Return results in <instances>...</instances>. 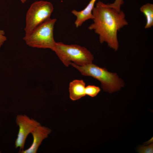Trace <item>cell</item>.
I'll list each match as a JSON object with an SVG mask.
<instances>
[{"label":"cell","mask_w":153,"mask_h":153,"mask_svg":"<svg viewBox=\"0 0 153 153\" xmlns=\"http://www.w3.org/2000/svg\"><path fill=\"white\" fill-rule=\"evenodd\" d=\"M57 19L50 18L37 27L23 39L28 46L33 48H50L53 50L56 42L54 29Z\"/></svg>","instance_id":"277c9868"},{"label":"cell","mask_w":153,"mask_h":153,"mask_svg":"<svg viewBox=\"0 0 153 153\" xmlns=\"http://www.w3.org/2000/svg\"><path fill=\"white\" fill-rule=\"evenodd\" d=\"M85 83L82 80H75L69 83V92L70 99L73 101L79 99L86 95Z\"/></svg>","instance_id":"9c48e42d"},{"label":"cell","mask_w":153,"mask_h":153,"mask_svg":"<svg viewBox=\"0 0 153 153\" xmlns=\"http://www.w3.org/2000/svg\"><path fill=\"white\" fill-rule=\"evenodd\" d=\"M16 122L19 129L14 144L15 148H20V152L23 150L25 142L28 135L37 127L41 124L36 120L30 118L25 114L17 115Z\"/></svg>","instance_id":"8992f818"},{"label":"cell","mask_w":153,"mask_h":153,"mask_svg":"<svg viewBox=\"0 0 153 153\" xmlns=\"http://www.w3.org/2000/svg\"><path fill=\"white\" fill-rule=\"evenodd\" d=\"M100 91V88L98 86L88 85L85 87V94L86 95L91 97H94L97 95Z\"/></svg>","instance_id":"8fae6325"},{"label":"cell","mask_w":153,"mask_h":153,"mask_svg":"<svg viewBox=\"0 0 153 153\" xmlns=\"http://www.w3.org/2000/svg\"><path fill=\"white\" fill-rule=\"evenodd\" d=\"M53 51L66 67L72 61L76 65L83 66L92 63L94 59L93 54L86 48L77 44L56 42Z\"/></svg>","instance_id":"3957f363"},{"label":"cell","mask_w":153,"mask_h":153,"mask_svg":"<svg viewBox=\"0 0 153 153\" xmlns=\"http://www.w3.org/2000/svg\"></svg>","instance_id":"e0dca14e"},{"label":"cell","mask_w":153,"mask_h":153,"mask_svg":"<svg viewBox=\"0 0 153 153\" xmlns=\"http://www.w3.org/2000/svg\"><path fill=\"white\" fill-rule=\"evenodd\" d=\"M92 13L93 23L88 29L94 30L98 35L101 43L106 42L109 47L117 50L119 47L118 32L128 24L124 12H118L99 1Z\"/></svg>","instance_id":"6da1fadb"},{"label":"cell","mask_w":153,"mask_h":153,"mask_svg":"<svg viewBox=\"0 0 153 153\" xmlns=\"http://www.w3.org/2000/svg\"><path fill=\"white\" fill-rule=\"evenodd\" d=\"M5 35L4 31L0 29V48L7 40V37Z\"/></svg>","instance_id":"5bb4252c"},{"label":"cell","mask_w":153,"mask_h":153,"mask_svg":"<svg viewBox=\"0 0 153 153\" xmlns=\"http://www.w3.org/2000/svg\"><path fill=\"white\" fill-rule=\"evenodd\" d=\"M153 142V139L152 138L150 140L148 141H146L145 143L146 144H148L150 143H152Z\"/></svg>","instance_id":"9a60e30c"},{"label":"cell","mask_w":153,"mask_h":153,"mask_svg":"<svg viewBox=\"0 0 153 153\" xmlns=\"http://www.w3.org/2000/svg\"><path fill=\"white\" fill-rule=\"evenodd\" d=\"M54 7L50 2L37 1L31 4L26 15L25 36L29 35L37 27L50 18Z\"/></svg>","instance_id":"5b68a950"},{"label":"cell","mask_w":153,"mask_h":153,"mask_svg":"<svg viewBox=\"0 0 153 153\" xmlns=\"http://www.w3.org/2000/svg\"><path fill=\"white\" fill-rule=\"evenodd\" d=\"M96 0H91L86 7L83 10L78 11L75 10L72 11V13L76 17L75 24L78 28L85 21L93 19L92 11Z\"/></svg>","instance_id":"ba28073f"},{"label":"cell","mask_w":153,"mask_h":153,"mask_svg":"<svg viewBox=\"0 0 153 153\" xmlns=\"http://www.w3.org/2000/svg\"><path fill=\"white\" fill-rule=\"evenodd\" d=\"M51 129L44 126L37 127L31 133L33 140L31 146L25 150H22L21 153H36L42 141L47 138L51 132Z\"/></svg>","instance_id":"52a82bcc"},{"label":"cell","mask_w":153,"mask_h":153,"mask_svg":"<svg viewBox=\"0 0 153 153\" xmlns=\"http://www.w3.org/2000/svg\"><path fill=\"white\" fill-rule=\"evenodd\" d=\"M124 3L123 0H115L114 2L112 3L107 4L110 7L114 8L118 12L120 11L121 5Z\"/></svg>","instance_id":"4fadbf2b"},{"label":"cell","mask_w":153,"mask_h":153,"mask_svg":"<svg viewBox=\"0 0 153 153\" xmlns=\"http://www.w3.org/2000/svg\"><path fill=\"white\" fill-rule=\"evenodd\" d=\"M21 2L23 3H25L27 0H20Z\"/></svg>","instance_id":"2e32d148"},{"label":"cell","mask_w":153,"mask_h":153,"mask_svg":"<svg viewBox=\"0 0 153 153\" xmlns=\"http://www.w3.org/2000/svg\"><path fill=\"white\" fill-rule=\"evenodd\" d=\"M140 10L146 18V23L145 28L151 27L153 25V5L149 3H146L141 7Z\"/></svg>","instance_id":"30bf717a"},{"label":"cell","mask_w":153,"mask_h":153,"mask_svg":"<svg viewBox=\"0 0 153 153\" xmlns=\"http://www.w3.org/2000/svg\"><path fill=\"white\" fill-rule=\"evenodd\" d=\"M84 76L92 77L101 83L103 90L112 93L120 90L124 83L115 73L109 72L106 69L96 65L92 63L83 66H79L72 62L70 64Z\"/></svg>","instance_id":"7a4b0ae2"},{"label":"cell","mask_w":153,"mask_h":153,"mask_svg":"<svg viewBox=\"0 0 153 153\" xmlns=\"http://www.w3.org/2000/svg\"><path fill=\"white\" fill-rule=\"evenodd\" d=\"M137 150L138 152L140 153H153V143H151L147 146H140Z\"/></svg>","instance_id":"7c38bea8"}]
</instances>
